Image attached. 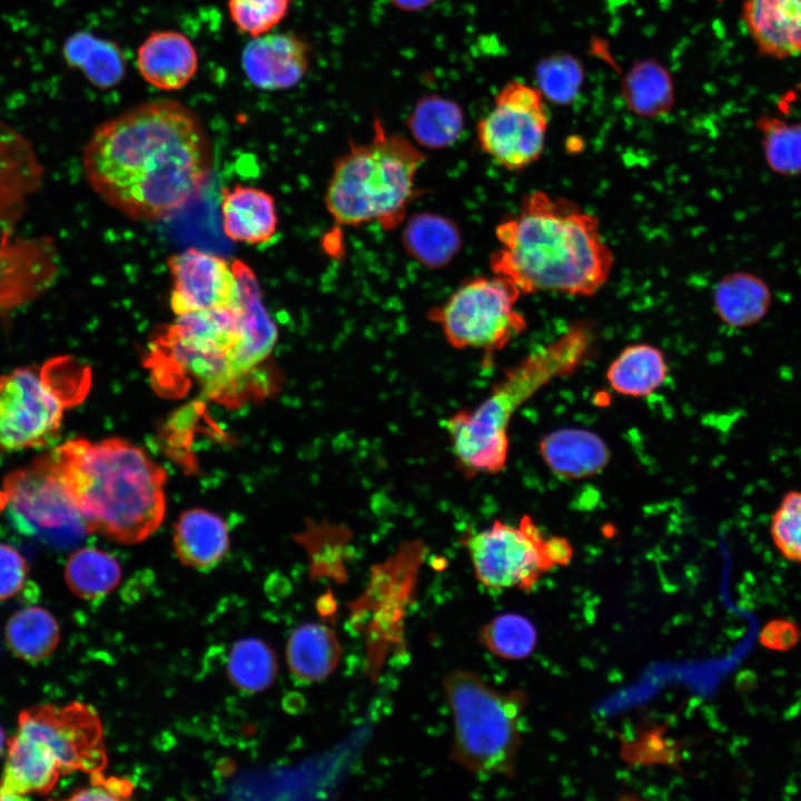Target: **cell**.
Instances as JSON below:
<instances>
[{
	"label": "cell",
	"mask_w": 801,
	"mask_h": 801,
	"mask_svg": "<svg viewBox=\"0 0 801 801\" xmlns=\"http://www.w3.org/2000/svg\"><path fill=\"white\" fill-rule=\"evenodd\" d=\"M771 542L788 562L801 564V490L785 492L769 525Z\"/></svg>",
	"instance_id": "obj_34"
},
{
	"label": "cell",
	"mask_w": 801,
	"mask_h": 801,
	"mask_svg": "<svg viewBox=\"0 0 801 801\" xmlns=\"http://www.w3.org/2000/svg\"><path fill=\"white\" fill-rule=\"evenodd\" d=\"M17 731L40 743L57 761L62 775L77 771L91 775L107 767L102 723L89 704L30 706L20 712Z\"/></svg>",
	"instance_id": "obj_13"
},
{
	"label": "cell",
	"mask_w": 801,
	"mask_h": 801,
	"mask_svg": "<svg viewBox=\"0 0 801 801\" xmlns=\"http://www.w3.org/2000/svg\"><path fill=\"white\" fill-rule=\"evenodd\" d=\"M231 265L237 284L235 309L243 334V356L248 369L258 372L276 345L278 329L264 306L253 269L239 259Z\"/></svg>",
	"instance_id": "obj_17"
},
{
	"label": "cell",
	"mask_w": 801,
	"mask_h": 801,
	"mask_svg": "<svg viewBox=\"0 0 801 801\" xmlns=\"http://www.w3.org/2000/svg\"><path fill=\"white\" fill-rule=\"evenodd\" d=\"M425 159L416 145L387 132L375 118L372 139L350 144L334 166L325 194L329 215L343 226L376 221L385 229L395 228L405 217L416 174Z\"/></svg>",
	"instance_id": "obj_5"
},
{
	"label": "cell",
	"mask_w": 801,
	"mask_h": 801,
	"mask_svg": "<svg viewBox=\"0 0 801 801\" xmlns=\"http://www.w3.org/2000/svg\"><path fill=\"white\" fill-rule=\"evenodd\" d=\"M495 234L500 247L490 259L492 271L521 294L589 297L610 278L614 258L599 219L565 198L541 190L526 195L518 214Z\"/></svg>",
	"instance_id": "obj_2"
},
{
	"label": "cell",
	"mask_w": 801,
	"mask_h": 801,
	"mask_svg": "<svg viewBox=\"0 0 801 801\" xmlns=\"http://www.w3.org/2000/svg\"><path fill=\"white\" fill-rule=\"evenodd\" d=\"M478 641L500 659L520 661L528 657L535 650L537 631L526 616L503 613L481 627Z\"/></svg>",
	"instance_id": "obj_32"
},
{
	"label": "cell",
	"mask_w": 801,
	"mask_h": 801,
	"mask_svg": "<svg viewBox=\"0 0 801 801\" xmlns=\"http://www.w3.org/2000/svg\"><path fill=\"white\" fill-rule=\"evenodd\" d=\"M137 68L142 79L154 88L176 91L186 87L196 75L198 53L182 32L154 31L137 50Z\"/></svg>",
	"instance_id": "obj_16"
},
{
	"label": "cell",
	"mask_w": 801,
	"mask_h": 801,
	"mask_svg": "<svg viewBox=\"0 0 801 801\" xmlns=\"http://www.w3.org/2000/svg\"><path fill=\"white\" fill-rule=\"evenodd\" d=\"M66 63L82 72L99 89L117 86L127 71L126 57L120 47L89 32L70 36L62 48Z\"/></svg>",
	"instance_id": "obj_24"
},
{
	"label": "cell",
	"mask_w": 801,
	"mask_h": 801,
	"mask_svg": "<svg viewBox=\"0 0 801 801\" xmlns=\"http://www.w3.org/2000/svg\"><path fill=\"white\" fill-rule=\"evenodd\" d=\"M89 368L72 357L0 375V449L41 448L59 434L67 408L85 397Z\"/></svg>",
	"instance_id": "obj_8"
},
{
	"label": "cell",
	"mask_w": 801,
	"mask_h": 801,
	"mask_svg": "<svg viewBox=\"0 0 801 801\" xmlns=\"http://www.w3.org/2000/svg\"><path fill=\"white\" fill-rule=\"evenodd\" d=\"M743 20L764 55L801 56V0H745Z\"/></svg>",
	"instance_id": "obj_19"
},
{
	"label": "cell",
	"mask_w": 801,
	"mask_h": 801,
	"mask_svg": "<svg viewBox=\"0 0 801 801\" xmlns=\"http://www.w3.org/2000/svg\"><path fill=\"white\" fill-rule=\"evenodd\" d=\"M443 688L454 722L453 760L473 774L513 777L526 692L500 691L467 670L451 671Z\"/></svg>",
	"instance_id": "obj_7"
},
{
	"label": "cell",
	"mask_w": 801,
	"mask_h": 801,
	"mask_svg": "<svg viewBox=\"0 0 801 801\" xmlns=\"http://www.w3.org/2000/svg\"><path fill=\"white\" fill-rule=\"evenodd\" d=\"M0 501L16 525L30 534L65 542L87 533L50 453L10 473L3 482Z\"/></svg>",
	"instance_id": "obj_12"
},
{
	"label": "cell",
	"mask_w": 801,
	"mask_h": 801,
	"mask_svg": "<svg viewBox=\"0 0 801 801\" xmlns=\"http://www.w3.org/2000/svg\"><path fill=\"white\" fill-rule=\"evenodd\" d=\"M28 562L13 546L0 543V602L16 596L26 585Z\"/></svg>",
	"instance_id": "obj_37"
},
{
	"label": "cell",
	"mask_w": 801,
	"mask_h": 801,
	"mask_svg": "<svg viewBox=\"0 0 801 801\" xmlns=\"http://www.w3.org/2000/svg\"><path fill=\"white\" fill-rule=\"evenodd\" d=\"M759 125L770 166L783 174L801 171V125L775 118H763Z\"/></svg>",
	"instance_id": "obj_35"
},
{
	"label": "cell",
	"mask_w": 801,
	"mask_h": 801,
	"mask_svg": "<svg viewBox=\"0 0 801 801\" xmlns=\"http://www.w3.org/2000/svg\"><path fill=\"white\" fill-rule=\"evenodd\" d=\"M342 656L335 631L319 623H306L293 631L286 644V660L291 674L304 682L329 676Z\"/></svg>",
	"instance_id": "obj_22"
},
{
	"label": "cell",
	"mask_w": 801,
	"mask_h": 801,
	"mask_svg": "<svg viewBox=\"0 0 801 801\" xmlns=\"http://www.w3.org/2000/svg\"><path fill=\"white\" fill-rule=\"evenodd\" d=\"M310 65V44L294 32H268L253 38L241 53L248 81L260 90L277 91L297 86Z\"/></svg>",
	"instance_id": "obj_15"
},
{
	"label": "cell",
	"mask_w": 801,
	"mask_h": 801,
	"mask_svg": "<svg viewBox=\"0 0 801 801\" xmlns=\"http://www.w3.org/2000/svg\"><path fill=\"white\" fill-rule=\"evenodd\" d=\"M277 673L274 650L256 637L235 642L227 657V674L243 692L257 693L270 686Z\"/></svg>",
	"instance_id": "obj_31"
},
{
	"label": "cell",
	"mask_w": 801,
	"mask_h": 801,
	"mask_svg": "<svg viewBox=\"0 0 801 801\" xmlns=\"http://www.w3.org/2000/svg\"><path fill=\"white\" fill-rule=\"evenodd\" d=\"M4 748H7V740H6V736H4V732H3V730H2V728H1V725H0V758H1L2 754H3Z\"/></svg>",
	"instance_id": "obj_42"
},
{
	"label": "cell",
	"mask_w": 801,
	"mask_h": 801,
	"mask_svg": "<svg viewBox=\"0 0 801 801\" xmlns=\"http://www.w3.org/2000/svg\"><path fill=\"white\" fill-rule=\"evenodd\" d=\"M758 641L768 651L785 653L799 645L801 629L790 617H773L761 626Z\"/></svg>",
	"instance_id": "obj_38"
},
{
	"label": "cell",
	"mask_w": 801,
	"mask_h": 801,
	"mask_svg": "<svg viewBox=\"0 0 801 801\" xmlns=\"http://www.w3.org/2000/svg\"><path fill=\"white\" fill-rule=\"evenodd\" d=\"M587 350L586 335L568 333L507 369L475 408L459 409L446 421L453 454L466 476L494 474L505 467L513 415L551 380L574 373Z\"/></svg>",
	"instance_id": "obj_4"
},
{
	"label": "cell",
	"mask_w": 801,
	"mask_h": 801,
	"mask_svg": "<svg viewBox=\"0 0 801 801\" xmlns=\"http://www.w3.org/2000/svg\"><path fill=\"white\" fill-rule=\"evenodd\" d=\"M538 452L550 471L564 479L596 475L611 458L604 439L581 427H563L544 435Z\"/></svg>",
	"instance_id": "obj_18"
},
{
	"label": "cell",
	"mask_w": 801,
	"mask_h": 801,
	"mask_svg": "<svg viewBox=\"0 0 801 801\" xmlns=\"http://www.w3.org/2000/svg\"><path fill=\"white\" fill-rule=\"evenodd\" d=\"M621 89L626 107L642 118L666 115L675 100L669 70L653 59L633 63L623 78Z\"/></svg>",
	"instance_id": "obj_26"
},
{
	"label": "cell",
	"mask_w": 801,
	"mask_h": 801,
	"mask_svg": "<svg viewBox=\"0 0 801 801\" xmlns=\"http://www.w3.org/2000/svg\"><path fill=\"white\" fill-rule=\"evenodd\" d=\"M668 363L663 352L650 344L625 346L606 370V380L614 392L629 397H646L666 379Z\"/></svg>",
	"instance_id": "obj_23"
},
{
	"label": "cell",
	"mask_w": 801,
	"mask_h": 801,
	"mask_svg": "<svg viewBox=\"0 0 801 801\" xmlns=\"http://www.w3.org/2000/svg\"><path fill=\"white\" fill-rule=\"evenodd\" d=\"M768 304V291L755 277L733 274L714 289V307L720 318L732 327H745L760 319Z\"/></svg>",
	"instance_id": "obj_30"
},
{
	"label": "cell",
	"mask_w": 801,
	"mask_h": 801,
	"mask_svg": "<svg viewBox=\"0 0 801 801\" xmlns=\"http://www.w3.org/2000/svg\"><path fill=\"white\" fill-rule=\"evenodd\" d=\"M545 99L536 86L512 80L479 119L476 136L482 150L507 170H521L543 154L548 127Z\"/></svg>",
	"instance_id": "obj_11"
},
{
	"label": "cell",
	"mask_w": 801,
	"mask_h": 801,
	"mask_svg": "<svg viewBox=\"0 0 801 801\" xmlns=\"http://www.w3.org/2000/svg\"><path fill=\"white\" fill-rule=\"evenodd\" d=\"M147 365L161 388L179 392L195 380L209 397L230 404L257 374L244 360L235 306L176 316L151 342Z\"/></svg>",
	"instance_id": "obj_6"
},
{
	"label": "cell",
	"mask_w": 801,
	"mask_h": 801,
	"mask_svg": "<svg viewBox=\"0 0 801 801\" xmlns=\"http://www.w3.org/2000/svg\"><path fill=\"white\" fill-rule=\"evenodd\" d=\"M175 552L187 566L210 570L226 555L229 548V532L226 522L217 514L204 508L182 512L175 525Z\"/></svg>",
	"instance_id": "obj_21"
},
{
	"label": "cell",
	"mask_w": 801,
	"mask_h": 801,
	"mask_svg": "<svg viewBox=\"0 0 801 801\" xmlns=\"http://www.w3.org/2000/svg\"><path fill=\"white\" fill-rule=\"evenodd\" d=\"M60 640L55 616L43 607L26 606L17 611L6 625V641L12 653L28 662L48 657Z\"/></svg>",
	"instance_id": "obj_28"
},
{
	"label": "cell",
	"mask_w": 801,
	"mask_h": 801,
	"mask_svg": "<svg viewBox=\"0 0 801 801\" xmlns=\"http://www.w3.org/2000/svg\"><path fill=\"white\" fill-rule=\"evenodd\" d=\"M50 455L87 533L136 544L161 524L167 476L142 448L118 437L72 438Z\"/></svg>",
	"instance_id": "obj_3"
},
{
	"label": "cell",
	"mask_w": 801,
	"mask_h": 801,
	"mask_svg": "<svg viewBox=\"0 0 801 801\" xmlns=\"http://www.w3.org/2000/svg\"><path fill=\"white\" fill-rule=\"evenodd\" d=\"M293 0H227V10L234 26L256 38L266 34L288 14Z\"/></svg>",
	"instance_id": "obj_36"
},
{
	"label": "cell",
	"mask_w": 801,
	"mask_h": 801,
	"mask_svg": "<svg viewBox=\"0 0 801 801\" xmlns=\"http://www.w3.org/2000/svg\"><path fill=\"white\" fill-rule=\"evenodd\" d=\"M407 127L419 146L442 149L459 138L464 128V113L454 100L428 95L415 105L407 118Z\"/></svg>",
	"instance_id": "obj_27"
},
{
	"label": "cell",
	"mask_w": 801,
	"mask_h": 801,
	"mask_svg": "<svg viewBox=\"0 0 801 801\" xmlns=\"http://www.w3.org/2000/svg\"><path fill=\"white\" fill-rule=\"evenodd\" d=\"M172 289L170 308L176 316L236 304L233 265L215 254L188 248L168 259Z\"/></svg>",
	"instance_id": "obj_14"
},
{
	"label": "cell",
	"mask_w": 801,
	"mask_h": 801,
	"mask_svg": "<svg viewBox=\"0 0 801 801\" xmlns=\"http://www.w3.org/2000/svg\"><path fill=\"white\" fill-rule=\"evenodd\" d=\"M65 580L71 592L83 600H98L109 594L121 580L117 558L96 547L73 552L65 567Z\"/></svg>",
	"instance_id": "obj_29"
},
{
	"label": "cell",
	"mask_w": 801,
	"mask_h": 801,
	"mask_svg": "<svg viewBox=\"0 0 801 801\" xmlns=\"http://www.w3.org/2000/svg\"><path fill=\"white\" fill-rule=\"evenodd\" d=\"M220 210L222 230L233 241L259 245L270 240L277 231L275 200L259 188L235 185L224 189Z\"/></svg>",
	"instance_id": "obj_20"
},
{
	"label": "cell",
	"mask_w": 801,
	"mask_h": 801,
	"mask_svg": "<svg viewBox=\"0 0 801 801\" xmlns=\"http://www.w3.org/2000/svg\"><path fill=\"white\" fill-rule=\"evenodd\" d=\"M521 295L503 276L476 277L458 287L428 317L453 347L493 354L526 328L525 317L515 307Z\"/></svg>",
	"instance_id": "obj_10"
},
{
	"label": "cell",
	"mask_w": 801,
	"mask_h": 801,
	"mask_svg": "<svg viewBox=\"0 0 801 801\" xmlns=\"http://www.w3.org/2000/svg\"><path fill=\"white\" fill-rule=\"evenodd\" d=\"M396 8L405 11H418L431 6L435 0H389Z\"/></svg>",
	"instance_id": "obj_40"
},
{
	"label": "cell",
	"mask_w": 801,
	"mask_h": 801,
	"mask_svg": "<svg viewBox=\"0 0 801 801\" xmlns=\"http://www.w3.org/2000/svg\"><path fill=\"white\" fill-rule=\"evenodd\" d=\"M402 239L412 258L432 268L446 266L462 247L457 226L448 218L432 212L411 217Z\"/></svg>",
	"instance_id": "obj_25"
},
{
	"label": "cell",
	"mask_w": 801,
	"mask_h": 801,
	"mask_svg": "<svg viewBox=\"0 0 801 801\" xmlns=\"http://www.w3.org/2000/svg\"><path fill=\"white\" fill-rule=\"evenodd\" d=\"M134 784L119 777H103L102 772L90 775L89 787L76 791L71 800H125L131 797Z\"/></svg>",
	"instance_id": "obj_39"
},
{
	"label": "cell",
	"mask_w": 801,
	"mask_h": 801,
	"mask_svg": "<svg viewBox=\"0 0 801 801\" xmlns=\"http://www.w3.org/2000/svg\"><path fill=\"white\" fill-rule=\"evenodd\" d=\"M476 580L494 591H532L540 580L558 566H566L573 547L563 536L546 537L530 515L517 525L495 521L482 531L463 535Z\"/></svg>",
	"instance_id": "obj_9"
},
{
	"label": "cell",
	"mask_w": 801,
	"mask_h": 801,
	"mask_svg": "<svg viewBox=\"0 0 801 801\" xmlns=\"http://www.w3.org/2000/svg\"><path fill=\"white\" fill-rule=\"evenodd\" d=\"M535 79L545 100L567 106L578 97L584 81V68L578 59L570 53H554L538 62Z\"/></svg>",
	"instance_id": "obj_33"
},
{
	"label": "cell",
	"mask_w": 801,
	"mask_h": 801,
	"mask_svg": "<svg viewBox=\"0 0 801 801\" xmlns=\"http://www.w3.org/2000/svg\"><path fill=\"white\" fill-rule=\"evenodd\" d=\"M11 147V140L0 127V159L8 152Z\"/></svg>",
	"instance_id": "obj_41"
},
{
	"label": "cell",
	"mask_w": 801,
	"mask_h": 801,
	"mask_svg": "<svg viewBox=\"0 0 801 801\" xmlns=\"http://www.w3.org/2000/svg\"><path fill=\"white\" fill-rule=\"evenodd\" d=\"M82 167L90 187L109 206L130 219L155 221L202 191L212 149L192 109L156 99L97 126L82 149Z\"/></svg>",
	"instance_id": "obj_1"
}]
</instances>
